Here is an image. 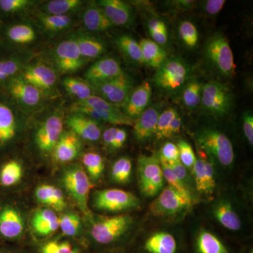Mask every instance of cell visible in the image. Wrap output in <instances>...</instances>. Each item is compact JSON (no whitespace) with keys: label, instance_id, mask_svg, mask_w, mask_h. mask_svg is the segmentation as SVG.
I'll use <instances>...</instances> for the list:
<instances>
[{"label":"cell","instance_id":"cell-1","mask_svg":"<svg viewBox=\"0 0 253 253\" xmlns=\"http://www.w3.org/2000/svg\"><path fill=\"white\" fill-rule=\"evenodd\" d=\"M132 224V217L126 214L99 217L92 221L89 236L98 247H114L122 241Z\"/></svg>","mask_w":253,"mask_h":253},{"label":"cell","instance_id":"cell-2","mask_svg":"<svg viewBox=\"0 0 253 253\" xmlns=\"http://www.w3.org/2000/svg\"><path fill=\"white\" fill-rule=\"evenodd\" d=\"M205 55L212 67L225 77L236 73L234 53L227 38L221 33H215L208 38L205 45Z\"/></svg>","mask_w":253,"mask_h":253},{"label":"cell","instance_id":"cell-3","mask_svg":"<svg viewBox=\"0 0 253 253\" xmlns=\"http://www.w3.org/2000/svg\"><path fill=\"white\" fill-rule=\"evenodd\" d=\"M196 141L201 149L211 158H215L221 166L229 167L234 161L232 143L220 131L205 129L196 134Z\"/></svg>","mask_w":253,"mask_h":253},{"label":"cell","instance_id":"cell-4","mask_svg":"<svg viewBox=\"0 0 253 253\" xmlns=\"http://www.w3.org/2000/svg\"><path fill=\"white\" fill-rule=\"evenodd\" d=\"M63 186L82 212L86 216L91 213L88 207L90 181L84 168L76 164L66 168L62 176Z\"/></svg>","mask_w":253,"mask_h":253},{"label":"cell","instance_id":"cell-5","mask_svg":"<svg viewBox=\"0 0 253 253\" xmlns=\"http://www.w3.org/2000/svg\"><path fill=\"white\" fill-rule=\"evenodd\" d=\"M201 104L206 112L215 117H224L232 108V92L219 82L209 81L203 86Z\"/></svg>","mask_w":253,"mask_h":253},{"label":"cell","instance_id":"cell-6","mask_svg":"<svg viewBox=\"0 0 253 253\" xmlns=\"http://www.w3.org/2000/svg\"><path fill=\"white\" fill-rule=\"evenodd\" d=\"M139 184L141 192L146 197H154L162 191L165 179L157 156H139L137 163Z\"/></svg>","mask_w":253,"mask_h":253},{"label":"cell","instance_id":"cell-7","mask_svg":"<svg viewBox=\"0 0 253 253\" xmlns=\"http://www.w3.org/2000/svg\"><path fill=\"white\" fill-rule=\"evenodd\" d=\"M93 206L99 211L119 212L137 209L140 206V201L129 191L119 189H104L95 191Z\"/></svg>","mask_w":253,"mask_h":253},{"label":"cell","instance_id":"cell-8","mask_svg":"<svg viewBox=\"0 0 253 253\" xmlns=\"http://www.w3.org/2000/svg\"><path fill=\"white\" fill-rule=\"evenodd\" d=\"M189 73V68L182 60L169 58L156 69L154 82L158 87L164 90H176L185 84Z\"/></svg>","mask_w":253,"mask_h":253},{"label":"cell","instance_id":"cell-9","mask_svg":"<svg viewBox=\"0 0 253 253\" xmlns=\"http://www.w3.org/2000/svg\"><path fill=\"white\" fill-rule=\"evenodd\" d=\"M91 85L96 96L120 109L134 89V81L130 76L124 72L109 81Z\"/></svg>","mask_w":253,"mask_h":253},{"label":"cell","instance_id":"cell-10","mask_svg":"<svg viewBox=\"0 0 253 253\" xmlns=\"http://www.w3.org/2000/svg\"><path fill=\"white\" fill-rule=\"evenodd\" d=\"M192 205V199L168 185L151 204L150 211L156 217H172L189 209Z\"/></svg>","mask_w":253,"mask_h":253},{"label":"cell","instance_id":"cell-11","mask_svg":"<svg viewBox=\"0 0 253 253\" xmlns=\"http://www.w3.org/2000/svg\"><path fill=\"white\" fill-rule=\"evenodd\" d=\"M54 61L60 72L70 74L83 68L86 60L82 56L76 42L70 38L61 42L55 48Z\"/></svg>","mask_w":253,"mask_h":253},{"label":"cell","instance_id":"cell-12","mask_svg":"<svg viewBox=\"0 0 253 253\" xmlns=\"http://www.w3.org/2000/svg\"><path fill=\"white\" fill-rule=\"evenodd\" d=\"M76 103L94 110L99 116L100 122L109 123L113 126H133L134 125V120L127 117L119 108L96 95Z\"/></svg>","mask_w":253,"mask_h":253},{"label":"cell","instance_id":"cell-13","mask_svg":"<svg viewBox=\"0 0 253 253\" xmlns=\"http://www.w3.org/2000/svg\"><path fill=\"white\" fill-rule=\"evenodd\" d=\"M63 129V119L59 115H53L48 118L37 131L36 141L40 151L43 153L54 151L62 135Z\"/></svg>","mask_w":253,"mask_h":253},{"label":"cell","instance_id":"cell-14","mask_svg":"<svg viewBox=\"0 0 253 253\" xmlns=\"http://www.w3.org/2000/svg\"><path fill=\"white\" fill-rule=\"evenodd\" d=\"M151 96L152 88L151 84L148 82H143L129 93L121 107L123 112L134 121L149 107Z\"/></svg>","mask_w":253,"mask_h":253},{"label":"cell","instance_id":"cell-15","mask_svg":"<svg viewBox=\"0 0 253 253\" xmlns=\"http://www.w3.org/2000/svg\"><path fill=\"white\" fill-rule=\"evenodd\" d=\"M123 73L119 61L108 56L93 63L84 73V80L90 84H98L118 77Z\"/></svg>","mask_w":253,"mask_h":253},{"label":"cell","instance_id":"cell-16","mask_svg":"<svg viewBox=\"0 0 253 253\" xmlns=\"http://www.w3.org/2000/svg\"><path fill=\"white\" fill-rule=\"evenodd\" d=\"M25 223L22 215L16 208L6 206L0 210V236L15 241L23 236Z\"/></svg>","mask_w":253,"mask_h":253},{"label":"cell","instance_id":"cell-17","mask_svg":"<svg viewBox=\"0 0 253 253\" xmlns=\"http://www.w3.org/2000/svg\"><path fill=\"white\" fill-rule=\"evenodd\" d=\"M163 111V104L158 103L149 106L139 117L134 120L132 126L136 140L145 142L155 135L158 118Z\"/></svg>","mask_w":253,"mask_h":253},{"label":"cell","instance_id":"cell-18","mask_svg":"<svg viewBox=\"0 0 253 253\" xmlns=\"http://www.w3.org/2000/svg\"><path fill=\"white\" fill-rule=\"evenodd\" d=\"M66 123L71 131L84 140L94 142L101 137L99 123L81 113H73L66 118Z\"/></svg>","mask_w":253,"mask_h":253},{"label":"cell","instance_id":"cell-19","mask_svg":"<svg viewBox=\"0 0 253 253\" xmlns=\"http://www.w3.org/2000/svg\"><path fill=\"white\" fill-rule=\"evenodd\" d=\"M98 4L104 10L113 26L128 27L134 21L131 6L121 0H101Z\"/></svg>","mask_w":253,"mask_h":253},{"label":"cell","instance_id":"cell-20","mask_svg":"<svg viewBox=\"0 0 253 253\" xmlns=\"http://www.w3.org/2000/svg\"><path fill=\"white\" fill-rule=\"evenodd\" d=\"M8 89L16 101L28 107L36 106L41 101L42 91L25 81L21 76L10 80Z\"/></svg>","mask_w":253,"mask_h":253},{"label":"cell","instance_id":"cell-21","mask_svg":"<svg viewBox=\"0 0 253 253\" xmlns=\"http://www.w3.org/2000/svg\"><path fill=\"white\" fill-rule=\"evenodd\" d=\"M21 76L25 81L41 91L52 88L57 78L54 70L42 63L28 66Z\"/></svg>","mask_w":253,"mask_h":253},{"label":"cell","instance_id":"cell-22","mask_svg":"<svg viewBox=\"0 0 253 253\" xmlns=\"http://www.w3.org/2000/svg\"><path fill=\"white\" fill-rule=\"evenodd\" d=\"M177 240L171 233L158 231L146 238L141 246L142 253H179Z\"/></svg>","mask_w":253,"mask_h":253},{"label":"cell","instance_id":"cell-23","mask_svg":"<svg viewBox=\"0 0 253 253\" xmlns=\"http://www.w3.org/2000/svg\"><path fill=\"white\" fill-rule=\"evenodd\" d=\"M81 150V143L72 131L63 132L54 149V158L57 162L68 163L78 157Z\"/></svg>","mask_w":253,"mask_h":253},{"label":"cell","instance_id":"cell-24","mask_svg":"<svg viewBox=\"0 0 253 253\" xmlns=\"http://www.w3.org/2000/svg\"><path fill=\"white\" fill-rule=\"evenodd\" d=\"M70 38L76 42L82 56L85 60L99 58L106 52V43L89 33L78 31Z\"/></svg>","mask_w":253,"mask_h":253},{"label":"cell","instance_id":"cell-25","mask_svg":"<svg viewBox=\"0 0 253 253\" xmlns=\"http://www.w3.org/2000/svg\"><path fill=\"white\" fill-rule=\"evenodd\" d=\"M31 225L37 236L46 237L59 229V218L52 210L42 208L36 211L33 214Z\"/></svg>","mask_w":253,"mask_h":253},{"label":"cell","instance_id":"cell-26","mask_svg":"<svg viewBox=\"0 0 253 253\" xmlns=\"http://www.w3.org/2000/svg\"><path fill=\"white\" fill-rule=\"evenodd\" d=\"M83 21L86 29L91 32H104L113 26L104 10L94 1L89 3L84 9Z\"/></svg>","mask_w":253,"mask_h":253},{"label":"cell","instance_id":"cell-27","mask_svg":"<svg viewBox=\"0 0 253 253\" xmlns=\"http://www.w3.org/2000/svg\"><path fill=\"white\" fill-rule=\"evenodd\" d=\"M35 196L40 204L49 206L56 211L66 209V201L61 190L50 184H44L36 188Z\"/></svg>","mask_w":253,"mask_h":253},{"label":"cell","instance_id":"cell-28","mask_svg":"<svg viewBox=\"0 0 253 253\" xmlns=\"http://www.w3.org/2000/svg\"><path fill=\"white\" fill-rule=\"evenodd\" d=\"M213 214L219 223L226 229L237 231L242 226L241 218L228 201L221 200L213 208Z\"/></svg>","mask_w":253,"mask_h":253},{"label":"cell","instance_id":"cell-29","mask_svg":"<svg viewBox=\"0 0 253 253\" xmlns=\"http://www.w3.org/2000/svg\"><path fill=\"white\" fill-rule=\"evenodd\" d=\"M144 64L158 69L168 59L167 53L162 46L151 39H142L139 42Z\"/></svg>","mask_w":253,"mask_h":253},{"label":"cell","instance_id":"cell-30","mask_svg":"<svg viewBox=\"0 0 253 253\" xmlns=\"http://www.w3.org/2000/svg\"><path fill=\"white\" fill-rule=\"evenodd\" d=\"M196 253H231L217 236L208 231L199 233L195 242Z\"/></svg>","mask_w":253,"mask_h":253},{"label":"cell","instance_id":"cell-31","mask_svg":"<svg viewBox=\"0 0 253 253\" xmlns=\"http://www.w3.org/2000/svg\"><path fill=\"white\" fill-rule=\"evenodd\" d=\"M63 84L68 94L77 98L78 101H84L95 95L92 86L85 80L68 77L63 80Z\"/></svg>","mask_w":253,"mask_h":253},{"label":"cell","instance_id":"cell-32","mask_svg":"<svg viewBox=\"0 0 253 253\" xmlns=\"http://www.w3.org/2000/svg\"><path fill=\"white\" fill-rule=\"evenodd\" d=\"M116 44L118 49L128 59L134 62L144 63L140 44L132 36L121 35L116 39Z\"/></svg>","mask_w":253,"mask_h":253},{"label":"cell","instance_id":"cell-33","mask_svg":"<svg viewBox=\"0 0 253 253\" xmlns=\"http://www.w3.org/2000/svg\"><path fill=\"white\" fill-rule=\"evenodd\" d=\"M42 27L49 33H59L71 27L73 19L69 15H53L42 13L38 16Z\"/></svg>","mask_w":253,"mask_h":253},{"label":"cell","instance_id":"cell-34","mask_svg":"<svg viewBox=\"0 0 253 253\" xmlns=\"http://www.w3.org/2000/svg\"><path fill=\"white\" fill-rule=\"evenodd\" d=\"M204 84L196 79L186 83L183 89L181 101L188 109H195L201 104Z\"/></svg>","mask_w":253,"mask_h":253},{"label":"cell","instance_id":"cell-35","mask_svg":"<svg viewBox=\"0 0 253 253\" xmlns=\"http://www.w3.org/2000/svg\"><path fill=\"white\" fill-rule=\"evenodd\" d=\"M16 122L12 111L0 102V141H6L14 137Z\"/></svg>","mask_w":253,"mask_h":253},{"label":"cell","instance_id":"cell-36","mask_svg":"<svg viewBox=\"0 0 253 253\" xmlns=\"http://www.w3.org/2000/svg\"><path fill=\"white\" fill-rule=\"evenodd\" d=\"M83 4L80 0H51L43 5L44 13L53 15H68L76 11Z\"/></svg>","mask_w":253,"mask_h":253},{"label":"cell","instance_id":"cell-37","mask_svg":"<svg viewBox=\"0 0 253 253\" xmlns=\"http://www.w3.org/2000/svg\"><path fill=\"white\" fill-rule=\"evenodd\" d=\"M83 163L89 179L99 180L105 169L104 159L96 153H86L83 157Z\"/></svg>","mask_w":253,"mask_h":253},{"label":"cell","instance_id":"cell-38","mask_svg":"<svg viewBox=\"0 0 253 253\" xmlns=\"http://www.w3.org/2000/svg\"><path fill=\"white\" fill-rule=\"evenodd\" d=\"M23 176V169L20 163L11 161L6 163L0 170V184L9 187L17 184Z\"/></svg>","mask_w":253,"mask_h":253},{"label":"cell","instance_id":"cell-39","mask_svg":"<svg viewBox=\"0 0 253 253\" xmlns=\"http://www.w3.org/2000/svg\"><path fill=\"white\" fill-rule=\"evenodd\" d=\"M131 169L132 164L130 158H120L113 165L111 169V179L118 184H126L130 180Z\"/></svg>","mask_w":253,"mask_h":253},{"label":"cell","instance_id":"cell-40","mask_svg":"<svg viewBox=\"0 0 253 253\" xmlns=\"http://www.w3.org/2000/svg\"><path fill=\"white\" fill-rule=\"evenodd\" d=\"M81 217L76 213H66L59 218V229L63 235L77 237L81 234Z\"/></svg>","mask_w":253,"mask_h":253},{"label":"cell","instance_id":"cell-41","mask_svg":"<svg viewBox=\"0 0 253 253\" xmlns=\"http://www.w3.org/2000/svg\"><path fill=\"white\" fill-rule=\"evenodd\" d=\"M159 158L161 168H162L163 176H164L165 180L167 181L168 186H171L173 189L176 190L178 192L180 193L181 194L188 198V199L193 200L191 192L186 187L185 183L181 181L176 176L172 169L169 167V164L166 161L161 159V158Z\"/></svg>","mask_w":253,"mask_h":253},{"label":"cell","instance_id":"cell-42","mask_svg":"<svg viewBox=\"0 0 253 253\" xmlns=\"http://www.w3.org/2000/svg\"><path fill=\"white\" fill-rule=\"evenodd\" d=\"M179 36L182 42L189 49H194L199 43V31L191 21H182L179 23Z\"/></svg>","mask_w":253,"mask_h":253},{"label":"cell","instance_id":"cell-43","mask_svg":"<svg viewBox=\"0 0 253 253\" xmlns=\"http://www.w3.org/2000/svg\"><path fill=\"white\" fill-rule=\"evenodd\" d=\"M11 41L17 44H27L34 41L36 33L31 26L19 24L10 28L7 33Z\"/></svg>","mask_w":253,"mask_h":253},{"label":"cell","instance_id":"cell-44","mask_svg":"<svg viewBox=\"0 0 253 253\" xmlns=\"http://www.w3.org/2000/svg\"><path fill=\"white\" fill-rule=\"evenodd\" d=\"M147 27L151 40L161 46L168 42V28L164 21L157 18H151L148 22Z\"/></svg>","mask_w":253,"mask_h":253},{"label":"cell","instance_id":"cell-45","mask_svg":"<svg viewBox=\"0 0 253 253\" xmlns=\"http://www.w3.org/2000/svg\"><path fill=\"white\" fill-rule=\"evenodd\" d=\"M38 253H81V251L68 241L53 240L41 245Z\"/></svg>","mask_w":253,"mask_h":253},{"label":"cell","instance_id":"cell-46","mask_svg":"<svg viewBox=\"0 0 253 253\" xmlns=\"http://www.w3.org/2000/svg\"><path fill=\"white\" fill-rule=\"evenodd\" d=\"M178 112L174 108H168L163 110L158 118L157 126H156V134L158 139H167L168 131L173 118L175 117Z\"/></svg>","mask_w":253,"mask_h":253},{"label":"cell","instance_id":"cell-47","mask_svg":"<svg viewBox=\"0 0 253 253\" xmlns=\"http://www.w3.org/2000/svg\"><path fill=\"white\" fill-rule=\"evenodd\" d=\"M193 172L196 182V189L199 192L207 194L206 187V173H205L204 161L199 149L197 151L196 161L192 168Z\"/></svg>","mask_w":253,"mask_h":253},{"label":"cell","instance_id":"cell-48","mask_svg":"<svg viewBox=\"0 0 253 253\" xmlns=\"http://www.w3.org/2000/svg\"><path fill=\"white\" fill-rule=\"evenodd\" d=\"M21 63L17 59H6L0 61V83L14 78L20 71Z\"/></svg>","mask_w":253,"mask_h":253},{"label":"cell","instance_id":"cell-49","mask_svg":"<svg viewBox=\"0 0 253 253\" xmlns=\"http://www.w3.org/2000/svg\"><path fill=\"white\" fill-rule=\"evenodd\" d=\"M176 146L179 150V161L186 168L192 169L196 161V155L195 154L192 146L184 140L179 141Z\"/></svg>","mask_w":253,"mask_h":253},{"label":"cell","instance_id":"cell-50","mask_svg":"<svg viewBox=\"0 0 253 253\" xmlns=\"http://www.w3.org/2000/svg\"><path fill=\"white\" fill-rule=\"evenodd\" d=\"M201 156L204 158L205 173H206V187H207V194H212L215 186L214 180V166L212 161V158L206 154L202 149L199 150Z\"/></svg>","mask_w":253,"mask_h":253},{"label":"cell","instance_id":"cell-51","mask_svg":"<svg viewBox=\"0 0 253 253\" xmlns=\"http://www.w3.org/2000/svg\"><path fill=\"white\" fill-rule=\"evenodd\" d=\"M158 158L166 162H174L179 160V150L176 144L172 142L166 143L161 149Z\"/></svg>","mask_w":253,"mask_h":253},{"label":"cell","instance_id":"cell-52","mask_svg":"<svg viewBox=\"0 0 253 253\" xmlns=\"http://www.w3.org/2000/svg\"><path fill=\"white\" fill-rule=\"evenodd\" d=\"M31 3L28 0H0V9L5 12H16L24 9Z\"/></svg>","mask_w":253,"mask_h":253},{"label":"cell","instance_id":"cell-53","mask_svg":"<svg viewBox=\"0 0 253 253\" xmlns=\"http://www.w3.org/2000/svg\"><path fill=\"white\" fill-rule=\"evenodd\" d=\"M243 129L244 135L251 146H253V115L249 111L243 116Z\"/></svg>","mask_w":253,"mask_h":253},{"label":"cell","instance_id":"cell-54","mask_svg":"<svg viewBox=\"0 0 253 253\" xmlns=\"http://www.w3.org/2000/svg\"><path fill=\"white\" fill-rule=\"evenodd\" d=\"M225 4V0H208L204 1L203 9L210 16H215L223 9Z\"/></svg>","mask_w":253,"mask_h":253},{"label":"cell","instance_id":"cell-55","mask_svg":"<svg viewBox=\"0 0 253 253\" xmlns=\"http://www.w3.org/2000/svg\"><path fill=\"white\" fill-rule=\"evenodd\" d=\"M168 163L169 164L171 169H172L173 172L176 174V176H177L181 181L184 183V181H185L186 179V175H187V171H186L185 166L179 161V160L174 161V162Z\"/></svg>","mask_w":253,"mask_h":253},{"label":"cell","instance_id":"cell-56","mask_svg":"<svg viewBox=\"0 0 253 253\" xmlns=\"http://www.w3.org/2000/svg\"><path fill=\"white\" fill-rule=\"evenodd\" d=\"M126 137H127L126 131L122 128H118L114 141H113L112 146L111 147V149L114 150L121 149L126 143Z\"/></svg>","mask_w":253,"mask_h":253},{"label":"cell","instance_id":"cell-57","mask_svg":"<svg viewBox=\"0 0 253 253\" xmlns=\"http://www.w3.org/2000/svg\"><path fill=\"white\" fill-rule=\"evenodd\" d=\"M181 125H182V119H181L179 113H177L175 117L173 118L170 126H169V131H168V137H171V136L179 133L181 130Z\"/></svg>","mask_w":253,"mask_h":253},{"label":"cell","instance_id":"cell-58","mask_svg":"<svg viewBox=\"0 0 253 253\" xmlns=\"http://www.w3.org/2000/svg\"><path fill=\"white\" fill-rule=\"evenodd\" d=\"M117 130L118 127L112 126V127L108 128L103 133V140H104V144L106 146H109L110 148L112 146Z\"/></svg>","mask_w":253,"mask_h":253},{"label":"cell","instance_id":"cell-59","mask_svg":"<svg viewBox=\"0 0 253 253\" xmlns=\"http://www.w3.org/2000/svg\"><path fill=\"white\" fill-rule=\"evenodd\" d=\"M0 253H18L16 251H12V250L1 249H0Z\"/></svg>","mask_w":253,"mask_h":253}]
</instances>
